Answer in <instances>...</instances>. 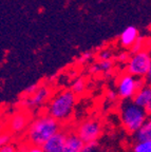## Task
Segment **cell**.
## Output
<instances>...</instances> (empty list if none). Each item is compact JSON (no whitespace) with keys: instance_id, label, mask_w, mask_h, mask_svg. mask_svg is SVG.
I'll return each instance as SVG.
<instances>
[{"instance_id":"ba28073f","label":"cell","mask_w":151,"mask_h":152,"mask_svg":"<svg viewBox=\"0 0 151 152\" xmlns=\"http://www.w3.org/2000/svg\"><path fill=\"white\" fill-rule=\"evenodd\" d=\"M31 124V115L28 111H17L9 117L7 121V131L13 134H20L26 131Z\"/></svg>"},{"instance_id":"8fae6325","label":"cell","mask_w":151,"mask_h":152,"mask_svg":"<svg viewBox=\"0 0 151 152\" xmlns=\"http://www.w3.org/2000/svg\"><path fill=\"white\" fill-rule=\"evenodd\" d=\"M139 37V30L135 26H129L122 32L119 36V43L120 45L125 49H131L134 42L137 40V38Z\"/></svg>"},{"instance_id":"277c9868","label":"cell","mask_w":151,"mask_h":152,"mask_svg":"<svg viewBox=\"0 0 151 152\" xmlns=\"http://www.w3.org/2000/svg\"><path fill=\"white\" fill-rule=\"evenodd\" d=\"M151 66V52L147 49L141 52L131 54L129 61L126 64V73L131 74L135 77L146 78Z\"/></svg>"},{"instance_id":"cb8c5ba5","label":"cell","mask_w":151,"mask_h":152,"mask_svg":"<svg viewBox=\"0 0 151 152\" xmlns=\"http://www.w3.org/2000/svg\"><path fill=\"white\" fill-rule=\"evenodd\" d=\"M106 96H107V98H108V100H110V102H114V100H116L118 97L117 91L112 90V89H109V90H107V92H106Z\"/></svg>"},{"instance_id":"7a4b0ae2","label":"cell","mask_w":151,"mask_h":152,"mask_svg":"<svg viewBox=\"0 0 151 152\" xmlns=\"http://www.w3.org/2000/svg\"><path fill=\"white\" fill-rule=\"evenodd\" d=\"M76 102L77 95L71 89H65L51 97L48 102L45 113L56 118L60 123H65L72 116Z\"/></svg>"},{"instance_id":"7c38bea8","label":"cell","mask_w":151,"mask_h":152,"mask_svg":"<svg viewBox=\"0 0 151 152\" xmlns=\"http://www.w3.org/2000/svg\"><path fill=\"white\" fill-rule=\"evenodd\" d=\"M132 102L135 104L145 109L151 102V85L147 83L144 88L137 91L134 97L132 98Z\"/></svg>"},{"instance_id":"603a6c76","label":"cell","mask_w":151,"mask_h":152,"mask_svg":"<svg viewBox=\"0 0 151 152\" xmlns=\"http://www.w3.org/2000/svg\"><path fill=\"white\" fill-rule=\"evenodd\" d=\"M19 151V148L17 147L16 145L14 144H9V145H5V146H1L0 148V152H18Z\"/></svg>"},{"instance_id":"4dcf8cb0","label":"cell","mask_w":151,"mask_h":152,"mask_svg":"<svg viewBox=\"0 0 151 152\" xmlns=\"http://www.w3.org/2000/svg\"><path fill=\"white\" fill-rule=\"evenodd\" d=\"M150 85H151V83H150Z\"/></svg>"},{"instance_id":"f546056e","label":"cell","mask_w":151,"mask_h":152,"mask_svg":"<svg viewBox=\"0 0 151 152\" xmlns=\"http://www.w3.org/2000/svg\"><path fill=\"white\" fill-rule=\"evenodd\" d=\"M18 152H26V150H24V147L19 148V151Z\"/></svg>"},{"instance_id":"5b68a950","label":"cell","mask_w":151,"mask_h":152,"mask_svg":"<svg viewBox=\"0 0 151 152\" xmlns=\"http://www.w3.org/2000/svg\"><path fill=\"white\" fill-rule=\"evenodd\" d=\"M75 131L85 144L94 142L102 134V124L96 119H86L76 127Z\"/></svg>"},{"instance_id":"5bb4252c","label":"cell","mask_w":151,"mask_h":152,"mask_svg":"<svg viewBox=\"0 0 151 152\" xmlns=\"http://www.w3.org/2000/svg\"><path fill=\"white\" fill-rule=\"evenodd\" d=\"M87 89V80L85 77H77L76 79H74L73 83L71 86V90L75 93L76 95L83 94Z\"/></svg>"},{"instance_id":"f1b7e54d","label":"cell","mask_w":151,"mask_h":152,"mask_svg":"<svg viewBox=\"0 0 151 152\" xmlns=\"http://www.w3.org/2000/svg\"><path fill=\"white\" fill-rule=\"evenodd\" d=\"M145 110H146L147 114H148V116H149V115H151V102L148 104V106H147L146 108H145Z\"/></svg>"},{"instance_id":"3957f363","label":"cell","mask_w":151,"mask_h":152,"mask_svg":"<svg viewBox=\"0 0 151 152\" xmlns=\"http://www.w3.org/2000/svg\"><path fill=\"white\" fill-rule=\"evenodd\" d=\"M119 110L122 125L128 133L133 135L142 128L148 118L146 110L135 104L132 100H124Z\"/></svg>"},{"instance_id":"8992f818","label":"cell","mask_w":151,"mask_h":152,"mask_svg":"<svg viewBox=\"0 0 151 152\" xmlns=\"http://www.w3.org/2000/svg\"><path fill=\"white\" fill-rule=\"evenodd\" d=\"M116 91L120 99L132 100L139 91L136 88V77L128 73L120 75L116 83Z\"/></svg>"},{"instance_id":"ac0fdd59","label":"cell","mask_w":151,"mask_h":152,"mask_svg":"<svg viewBox=\"0 0 151 152\" xmlns=\"http://www.w3.org/2000/svg\"><path fill=\"white\" fill-rule=\"evenodd\" d=\"M13 136L14 134L11 133L10 131H2L1 132V135H0V145L5 146L9 145V144H12L13 142Z\"/></svg>"},{"instance_id":"4fadbf2b","label":"cell","mask_w":151,"mask_h":152,"mask_svg":"<svg viewBox=\"0 0 151 152\" xmlns=\"http://www.w3.org/2000/svg\"><path fill=\"white\" fill-rule=\"evenodd\" d=\"M135 140H151V115H149L143 127L134 134Z\"/></svg>"},{"instance_id":"ffe728a7","label":"cell","mask_w":151,"mask_h":152,"mask_svg":"<svg viewBox=\"0 0 151 152\" xmlns=\"http://www.w3.org/2000/svg\"><path fill=\"white\" fill-rule=\"evenodd\" d=\"M130 57H131V53L126 52V51H122V52H119L116 55L115 59H116V61L119 62V64H127V62L129 61Z\"/></svg>"},{"instance_id":"83f0119b","label":"cell","mask_w":151,"mask_h":152,"mask_svg":"<svg viewBox=\"0 0 151 152\" xmlns=\"http://www.w3.org/2000/svg\"><path fill=\"white\" fill-rule=\"evenodd\" d=\"M146 80H147V83L150 85L151 83V66H150V69H149L148 74H147V76H146Z\"/></svg>"},{"instance_id":"9a60e30c","label":"cell","mask_w":151,"mask_h":152,"mask_svg":"<svg viewBox=\"0 0 151 152\" xmlns=\"http://www.w3.org/2000/svg\"><path fill=\"white\" fill-rule=\"evenodd\" d=\"M132 152H151V140H135Z\"/></svg>"},{"instance_id":"e0dca14e","label":"cell","mask_w":151,"mask_h":152,"mask_svg":"<svg viewBox=\"0 0 151 152\" xmlns=\"http://www.w3.org/2000/svg\"><path fill=\"white\" fill-rule=\"evenodd\" d=\"M145 45H146L145 39L142 37H139L137 38V40L134 42V45L131 47V49H130V53H131V54H134V53L141 52V51L145 50Z\"/></svg>"},{"instance_id":"44dd1931","label":"cell","mask_w":151,"mask_h":152,"mask_svg":"<svg viewBox=\"0 0 151 152\" xmlns=\"http://www.w3.org/2000/svg\"><path fill=\"white\" fill-rule=\"evenodd\" d=\"M92 57H93L92 52H85V53H83V54L80 55V56L77 58V64H88L90 60L92 59Z\"/></svg>"},{"instance_id":"7402d4cb","label":"cell","mask_w":151,"mask_h":152,"mask_svg":"<svg viewBox=\"0 0 151 152\" xmlns=\"http://www.w3.org/2000/svg\"><path fill=\"white\" fill-rule=\"evenodd\" d=\"M39 86L40 85H38V83H33V85L29 86L28 88H26V90L23 91V93H22V94H23V96H30V95L34 94V93H35L36 91L38 90Z\"/></svg>"},{"instance_id":"9c48e42d","label":"cell","mask_w":151,"mask_h":152,"mask_svg":"<svg viewBox=\"0 0 151 152\" xmlns=\"http://www.w3.org/2000/svg\"><path fill=\"white\" fill-rule=\"evenodd\" d=\"M69 131L62 129L57 133H55L52 137H50L47 142L43 144V147L45 152H62L66 144L67 135Z\"/></svg>"},{"instance_id":"6da1fadb","label":"cell","mask_w":151,"mask_h":152,"mask_svg":"<svg viewBox=\"0 0 151 152\" xmlns=\"http://www.w3.org/2000/svg\"><path fill=\"white\" fill-rule=\"evenodd\" d=\"M62 130V123L48 113H43L33 119L26 130L28 144L43 146L55 133Z\"/></svg>"},{"instance_id":"30bf717a","label":"cell","mask_w":151,"mask_h":152,"mask_svg":"<svg viewBox=\"0 0 151 152\" xmlns=\"http://www.w3.org/2000/svg\"><path fill=\"white\" fill-rule=\"evenodd\" d=\"M85 145V142L79 137L76 131H69L62 152H81Z\"/></svg>"},{"instance_id":"2e32d148","label":"cell","mask_w":151,"mask_h":152,"mask_svg":"<svg viewBox=\"0 0 151 152\" xmlns=\"http://www.w3.org/2000/svg\"><path fill=\"white\" fill-rule=\"evenodd\" d=\"M98 66L100 69V73L103 74H109L113 70V59L110 60H98Z\"/></svg>"},{"instance_id":"4316f807","label":"cell","mask_w":151,"mask_h":152,"mask_svg":"<svg viewBox=\"0 0 151 152\" xmlns=\"http://www.w3.org/2000/svg\"><path fill=\"white\" fill-rule=\"evenodd\" d=\"M97 149V142H90V144H86L81 152H95Z\"/></svg>"},{"instance_id":"484cf974","label":"cell","mask_w":151,"mask_h":152,"mask_svg":"<svg viewBox=\"0 0 151 152\" xmlns=\"http://www.w3.org/2000/svg\"><path fill=\"white\" fill-rule=\"evenodd\" d=\"M24 150H26V152H45L41 146L30 145V144L24 147Z\"/></svg>"},{"instance_id":"52a82bcc","label":"cell","mask_w":151,"mask_h":152,"mask_svg":"<svg viewBox=\"0 0 151 152\" xmlns=\"http://www.w3.org/2000/svg\"><path fill=\"white\" fill-rule=\"evenodd\" d=\"M51 96H52V89L47 85H40L38 90L34 94L30 96H23V98L20 100V104L26 109H34L43 106L45 102H49Z\"/></svg>"},{"instance_id":"d6986e66","label":"cell","mask_w":151,"mask_h":152,"mask_svg":"<svg viewBox=\"0 0 151 152\" xmlns=\"http://www.w3.org/2000/svg\"><path fill=\"white\" fill-rule=\"evenodd\" d=\"M97 59L98 60H110L113 59V53L109 49H104L100 50L97 54Z\"/></svg>"},{"instance_id":"d4e9b609","label":"cell","mask_w":151,"mask_h":152,"mask_svg":"<svg viewBox=\"0 0 151 152\" xmlns=\"http://www.w3.org/2000/svg\"><path fill=\"white\" fill-rule=\"evenodd\" d=\"M88 72L92 75H97V74L100 73V69H99L98 62H95V64H90L89 68H88Z\"/></svg>"}]
</instances>
